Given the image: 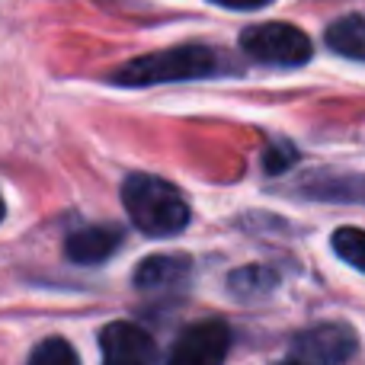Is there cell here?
Here are the masks:
<instances>
[{
	"instance_id": "6da1fadb",
	"label": "cell",
	"mask_w": 365,
	"mask_h": 365,
	"mask_svg": "<svg viewBox=\"0 0 365 365\" xmlns=\"http://www.w3.org/2000/svg\"><path fill=\"white\" fill-rule=\"evenodd\" d=\"M225 71H234L227 58H221L208 45H180V48H164L154 55H141L125 61L113 71L109 81L119 87H158V83H177V81H202V77H218Z\"/></svg>"
},
{
	"instance_id": "7a4b0ae2",
	"label": "cell",
	"mask_w": 365,
	"mask_h": 365,
	"mask_svg": "<svg viewBox=\"0 0 365 365\" xmlns=\"http://www.w3.org/2000/svg\"><path fill=\"white\" fill-rule=\"evenodd\" d=\"M122 205L132 225L148 237H173L189 225V202L173 182L154 173H128L122 182Z\"/></svg>"
},
{
	"instance_id": "3957f363",
	"label": "cell",
	"mask_w": 365,
	"mask_h": 365,
	"mask_svg": "<svg viewBox=\"0 0 365 365\" xmlns=\"http://www.w3.org/2000/svg\"><path fill=\"white\" fill-rule=\"evenodd\" d=\"M240 51L269 68H302L311 61V38L292 23H259L240 32Z\"/></svg>"
},
{
	"instance_id": "277c9868",
	"label": "cell",
	"mask_w": 365,
	"mask_h": 365,
	"mask_svg": "<svg viewBox=\"0 0 365 365\" xmlns=\"http://www.w3.org/2000/svg\"><path fill=\"white\" fill-rule=\"evenodd\" d=\"M231 353V327L225 321L192 324L173 343L167 365H225Z\"/></svg>"
},
{
	"instance_id": "5b68a950",
	"label": "cell",
	"mask_w": 365,
	"mask_h": 365,
	"mask_svg": "<svg viewBox=\"0 0 365 365\" xmlns=\"http://www.w3.org/2000/svg\"><path fill=\"white\" fill-rule=\"evenodd\" d=\"M359 340H356L353 327L346 324H317V327L304 330L292 343V359L304 365H343L356 353Z\"/></svg>"
},
{
	"instance_id": "8992f818",
	"label": "cell",
	"mask_w": 365,
	"mask_h": 365,
	"mask_svg": "<svg viewBox=\"0 0 365 365\" xmlns=\"http://www.w3.org/2000/svg\"><path fill=\"white\" fill-rule=\"evenodd\" d=\"M103 365H154L158 343L145 327L132 321H113L100 330Z\"/></svg>"
},
{
	"instance_id": "52a82bcc",
	"label": "cell",
	"mask_w": 365,
	"mask_h": 365,
	"mask_svg": "<svg viewBox=\"0 0 365 365\" xmlns=\"http://www.w3.org/2000/svg\"><path fill=\"white\" fill-rule=\"evenodd\" d=\"M122 247V231L115 225H83L64 237V257L77 266H100Z\"/></svg>"
},
{
	"instance_id": "ba28073f",
	"label": "cell",
	"mask_w": 365,
	"mask_h": 365,
	"mask_svg": "<svg viewBox=\"0 0 365 365\" xmlns=\"http://www.w3.org/2000/svg\"><path fill=\"white\" fill-rule=\"evenodd\" d=\"M189 272H192V259L182 253H158L148 257L135 266V289L138 292H180L186 289Z\"/></svg>"
},
{
	"instance_id": "9c48e42d",
	"label": "cell",
	"mask_w": 365,
	"mask_h": 365,
	"mask_svg": "<svg viewBox=\"0 0 365 365\" xmlns=\"http://www.w3.org/2000/svg\"><path fill=\"white\" fill-rule=\"evenodd\" d=\"M324 38H327V48L336 55L349 58V61H365V16H359V13L334 19L324 32Z\"/></svg>"
},
{
	"instance_id": "30bf717a",
	"label": "cell",
	"mask_w": 365,
	"mask_h": 365,
	"mask_svg": "<svg viewBox=\"0 0 365 365\" xmlns=\"http://www.w3.org/2000/svg\"><path fill=\"white\" fill-rule=\"evenodd\" d=\"M279 285V272L272 269V266H240V269H234L231 276H227V289H231L234 298H240V302H257V298H266L272 295Z\"/></svg>"
},
{
	"instance_id": "8fae6325",
	"label": "cell",
	"mask_w": 365,
	"mask_h": 365,
	"mask_svg": "<svg viewBox=\"0 0 365 365\" xmlns=\"http://www.w3.org/2000/svg\"><path fill=\"white\" fill-rule=\"evenodd\" d=\"M26 365H81V356L64 336H45L32 346Z\"/></svg>"
},
{
	"instance_id": "7c38bea8",
	"label": "cell",
	"mask_w": 365,
	"mask_h": 365,
	"mask_svg": "<svg viewBox=\"0 0 365 365\" xmlns=\"http://www.w3.org/2000/svg\"><path fill=\"white\" fill-rule=\"evenodd\" d=\"M334 250L340 259H346L349 266L365 272V231H359V227H340V231H334Z\"/></svg>"
},
{
	"instance_id": "4fadbf2b",
	"label": "cell",
	"mask_w": 365,
	"mask_h": 365,
	"mask_svg": "<svg viewBox=\"0 0 365 365\" xmlns=\"http://www.w3.org/2000/svg\"><path fill=\"white\" fill-rule=\"evenodd\" d=\"M298 160V151L289 145V141H276V145H269L266 148V154H263V167H266V173L269 177H276V173H285L292 164Z\"/></svg>"
},
{
	"instance_id": "5bb4252c",
	"label": "cell",
	"mask_w": 365,
	"mask_h": 365,
	"mask_svg": "<svg viewBox=\"0 0 365 365\" xmlns=\"http://www.w3.org/2000/svg\"><path fill=\"white\" fill-rule=\"evenodd\" d=\"M215 6H225V10H263L272 0H208Z\"/></svg>"
},
{
	"instance_id": "9a60e30c",
	"label": "cell",
	"mask_w": 365,
	"mask_h": 365,
	"mask_svg": "<svg viewBox=\"0 0 365 365\" xmlns=\"http://www.w3.org/2000/svg\"><path fill=\"white\" fill-rule=\"evenodd\" d=\"M279 365H304V362H298V359H292V356H289V359H285V362H279Z\"/></svg>"
},
{
	"instance_id": "2e32d148",
	"label": "cell",
	"mask_w": 365,
	"mask_h": 365,
	"mask_svg": "<svg viewBox=\"0 0 365 365\" xmlns=\"http://www.w3.org/2000/svg\"><path fill=\"white\" fill-rule=\"evenodd\" d=\"M4 215H6V205H4V195H0V221H4Z\"/></svg>"
}]
</instances>
